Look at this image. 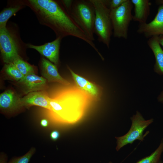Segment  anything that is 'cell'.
<instances>
[{"mask_svg":"<svg viewBox=\"0 0 163 163\" xmlns=\"http://www.w3.org/2000/svg\"><path fill=\"white\" fill-rule=\"evenodd\" d=\"M24 4L34 13L40 23L51 29L56 37L62 39L68 36L85 41L97 53L98 50L72 18L64 6L53 0H22Z\"/></svg>","mask_w":163,"mask_h":163,"instance_id":"obj_1","label":"cell"},{"mask_svg":"<svg viewBox=\"0 0 163 163\" xmlns=\"http://www.w3.org/2000/svg\"><path fill=\"white\" fill-rule=\"evenodd\" d=\"M80 89L62 92L54 98L49 97L50 110L53 117L61 122L70 123L82 115L88 97Z\"/></svg>","mask_w":163,"mask_h":163,"instance_id":"obj_2","label":"cell"},{"mask_svg":"<svg viewBox=\"0 0 163 163\" xmlns=\"http://www.w3.org/2000/svg\"><path fill=\"white\" fill-rule=\"evenodd\" d=\"M67 11L77 25L93 41L95 11L94 6L90 0H72Z\"/></svg>","mask_w":163,"mask_h":163,"instance_id":"obj_3","label":"cell"},{"mask_svg":"<svg viewBox=\"0 0 163 163\" xmlns=\"http://www.w3.org/2000/svg\"><path fill=\"white\" fill-rule=\"evenodd\" d=\"M90 0L95 11L94 34L97 36L98 40L109 48L113 30L108 0Z\"/></svg>","mask_w":163,"mask_h":163,"instance_id":"obj_4","label":"cell"},{"mask_svg":"<svg viewBox=\"0 0 163 163\" xmlns=\"http://www.w3.org/2000/svg\"><path fill=\"white\" fill-rule=\"evenodd\" d=\"M133 4L127 1L118 8L110 10V15L114 37L125 39L128 37L129 24L133 20Z\"/></svg>","mask_w":163,"mask_h":163,"instance_id":"obj_5","label":"cell"},{"mask_svg":"<svg viewBox=\"0 0 163 163\" xmlns=\"http://www.w3.org/2000/svg\"><path fill=\"white\" fill-rule=\"evenodd\" d=\"M130 119L132 124L128 132L122 136L115 137L117 140L116 149L117 151L128 144H132L136 140H143L144 131L153 121V119L145 120L138 111Z\"/></svg>","mask_w":163,"mask_h":163,"instance_id":"obj_6","label":"cell"},{"mask_svg":"<svg viewBox=\"0 0 163 163\" xmlns=\"http://www.w3.org/2000/svg\"><path fill=\"white\" fill-rule=\"evenodd\" d=\"M0 50L5 64L12 63L20 57L16 43L6 27L0 29Z\"/></svg>","mask_w":163,"mask_h":163,"instance_id":"obj_7","label":"cell"},{"mask_svg":"<svg viewBox=\"0 0 163 163\" xmlns=\"http://www.w3.org/2000/svg\"><path fill=\"white\" fill-rule=\"evenodd\" d=\"M137 31L149 38L163 35V5L159 6L155 17L151 22L139 24Z\"/></svg>","mask_w":163,"mask_h":163,"instance_id":"obj_8","label":"cell"},{"mask_svg":"<svg viewBox=\"0 0 163 163\" xmlns=\"http://www.w3.org/2000/svg\"><path fill=\"white\" fill-rule=\"evenodd\" d=\"M62 39L56 38L51 42L40 46L28 44V48L35 49L42 55L47 58L56 66L59 62V51Z\"/></svg>","mask_w":163,"mask_h":163,"instance_id":"obj_9","label":"cell"},{"mask_svg":"<svg viewBox=\"0 0 163 163\" xmlns=\"http://www.w3.org/2000/svg\"><path fill=\"white\" fill-rule=\"evenodd\" d=\"M18 82L21 86L24 93L26 94L30 92L45 91L47 88V81L44 78L30 74L24 76Z\"/></svg>","mask_w":163,"mask_h":163,"instance_id":"obj_10","label":"cell"},{"mask_svg":"<svg viewBox=\"0 0 163 163\" xmlns=\"http://www.w3.org/2000/svg\"><path fill=\"white\" fill-rule=\"evenodd\" d=\"M49 97L45 91H39L28 93L21 98L23 107L36 106L50 110Z\"/></svg>","mask_w":163,"mask_h":163,"instance_id":"obj_11","label":"cell"},{"mask_svg":"<svg viewBox=\"0 0 163 163\" xmlns=\"http://www.w3.org/2000/svg\"><path fill=\"white\" fill-rule=\"evenodd\" d=\"M42 75L49 82H58L68 85L70 83L59 73L56 66L50 61L43 58L41 62Z\"/></svg>","mask_w":163,"mask_h":163,"instance_id":"obj_12","label":"cell"},{"mask_svg":"<svg viewBox=\"0 0 163 163\" xmlns=\"http://www.w3.org/2000/svg\"><path fill=\"white\" fill-rule=\"evenodd\" d=\"M21 98L11 90L5 91L0 95V107L6 112L13 111L22 107Z\"/></svg>","mask_w":163,"mask_h":163,"instance_id":"obj_13","label":"cell"},{"mask_svg":"<svg viewBox=\"0 0 163 163\" xmlns=\"http://www.w3.org/2000/svg\"><path fill=\"white\" fill-rule=\"evenodd\" d=\"M158 37L155 36L150 38L147 43L155 57L154 71L159 75H163V50L159 42Z\"/></svg>","mask_w":163,"mask_h":163,"instance_id":"obj_14","label":"cell"},{"mask_svg":"<svg viewBox=\"0 0 163 163\" xmlns=\"http://www.w3.org/2000/svg\"><path fill=\"white\" fill-rule=\"evenodd\" d=\"M133 5L134 14L133 20L139 24L146 23V21L150 14V5L149 0H131Z\"/></svg>","mask_w":163,"mask_h":163,"instance_id":"obj_15","label":"cell"},{"mask_svg":"<svg viewBox=\"0 0 163 163\" xmlns=\"http://www.w3.org/2000/svg\"><path fill=\"white\" fill-rule=\"evenodd\" d=\"M25 5L22 1H15L9 7L4 9L0 13V29L6 27L8 19Z\"/></svg>","mask_w":163,"mask_h":163,"instance_id":"obj_16","label":"cell"},{"mask_svg":"<svg viewBox=\"0 0 163 163\" xmlns=\"http://www.w3.org/2000/svg\"><path fill=\"white\" fill-rule=\"evenodd\" d=\"M163 152V138L157 149L149 156L139 160L136 163H158Z\"/></svg>","mask_w":163,"mask_h":163,"instance_id":"obj_17","label":"cell"},{"mask_svg":"<svg viewBox=\"0 0 163 163\" xmlns=\"http://www.w3.org/2000/svg\"><path fill=\"white\" fill-rule=\"evenodd\" d=\"M12 63L24 76L35 74L33 66L24 61L21 57L15 59Z\"/></svg>","mask_w":163,"mask_h":163,"instance_id":"obj_18","label":"cell"},{"mask_svg":"<svg viewBox=\"0 0 163 163\" xmlns=\"http://www.w3.org/2000/svg\"><path fill=\"white\" fill-rule=\"evenodd\" d=\"M4 70L7 75L18 82L22 80L24 77L12 63L5 64Z\"/></svg>","mask_w":163,"mask_h":163,"instance_id":"obj_19","label":"cell"},{"mask_svg":"<svg viewBox=\"0 0 163 163\" xmlns=\"http://www.w3.org/2000/svg\"><path fill=\"white\" fill-rule=\"evenodd\" d=\"M69 69L77 86L80 89L84 91L89 81L84 78L76 74L70 69Z\"/></svg>","mask_w":163,"mask_h":163,"instance_id":"obj_20","label":"cell"},{"mask_svg":"<svg viewBox=\"0 0 163 163\" xmlns=\"http://www.w3.org/2000/svg\"><path fill=\"white\" fill-rule=\"evenodd\" d=\"M34 151L32 148L24 155L12 159L8 163H28Z\"/></svg>","mask_w":163,"mask_h":163,"instance_id":"obj_21","label":"cell"},{"mask_svg":"<svg viewBox=\"0 0 163 163\" xmlns=\"http://www.w3.org/2000/svg\"><path fill=\"white\" fill-rule=\"evenodd\" d=\"M84 91L94 96H97L98 94V90L96 86L90 82L86 86Z\"/></svg>","mask_w":163,"mask_h":163,"instance_id":"obj_22","label":"cell"},{"mask_svg":"<svg viewBox=\"0 0 163 163\" xmlns=\"http://www.w3.org/2000/svg\"><path fill=\"white\" fill-rule=\"evenodd\" d=\"M127 0H108V6L110 10L117 8L125 2Z\"/></svg>","mask_w":163,"mask_h":163,"instance_id":"obj_23","label":"cell"},{"mask_svg":"<svg viewBox=\"0 0 163 163\" xmlns=\"http://www.w3.org/2000/svg\"><path fill=\"white\" fill-rule=\"evenodd\" d=\"M60 133L58 131L54 130L51 133L50 137L52 140L55 141L58 139L60 136Z\"/></svg>","mask_w":163,"mask_h":163,"instance_id":"obj_24","label":"cell"},{"mask_svg":"<svg viewBox=\"0 0 163 163\" xmlns=\"http://www.w3.org/2000/svg\"><path fill=\"white\" fill-rule=\"evenodd\" d=\"M40 125L43 127H47L48 125V121L46 119H43L40 121Z\"/></svg>","mask_w":163,"mask_h":163,"instance_id":"obj_25","label":"cell"},{"mask_svg":"<svg viewBox=\"0 0 163 163\" xmlns=\"http://www.w3.org/2000/svg\"><path fill=\"white\" fill-rule=\"evenodd\" d=\"M157 99L159 102L163 104V88L162 91L158 96Z\"/></svg>","mask_w":163,"mask_h":163,"instance_id":"obj_26","label":"cell"},{"mask_svg":"<svg viewBox=\"0 0 163 163\" xmlns=\"http://www.w3.org/2000/svg\"><path fill=\"white\" fill-rule=\"evenodd\" d=\"M158 39L160 45H161L162 46L163 50V35L158 36Z\"/></svg>","mask_w":163,"mask_h":163,"instance_id":"obj_27","label":"cell"},{"mask_svg":"<svg viewBox=\"0 0 163 163\" xmlns=\"http://www.w3.org/2000/svg\"><path fill=\"white\" fill-rule=\"evenodd\" d=\"M0 163H6V162L4 160H2V159H1Z\"/></svg>","mask_w":163,"mask_h":163,"instance_id":"obj_28","label":"cell"},{"mask_svg":"<svg viewBox=\"0 0 163 163\" xmlns=\"http://www.w3.org/2000/svg\"><path fill=\"white\" fill-rule=\"evenodd\" d=\"M158 163H163V162L161 160H160Z\"/></svg>","mask_w":163,"mask_h":163,"instance_id":"obj_29","label":"cell"},{"mask_svg":"<svg viewBox=\"0 0 163 163\" xmlns=\"http://www.w3.org/2000/svg\"><path fill=\"white\" fill-rule=\"evenodd\" d=\"M109 163H112L111 162H110Z\"/></svg>","mask_w":163,"mask_h":163,"instance_id":"obj_30","label":"cell"}]
</instances>
